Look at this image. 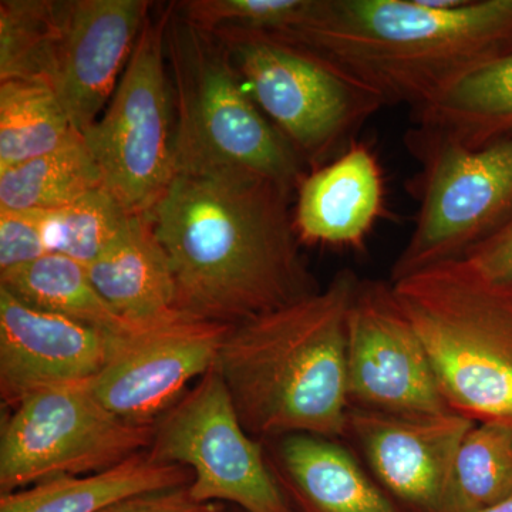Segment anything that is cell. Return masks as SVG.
I'll return each mask as SVG.
<instances>
[{
	"label": "cell",
	"instance_id": "22",
	"mask_svg": "<svg viewBox=\"0 0 512 512\" xmlns=\"http://www.w3.org/2000/svg\"><path fill=\"white\" fill-rule=\"evenodd\" d=\"M79 136L49 83H0V171L52 153Z\"/></svg>",
	"mask_w": 512,
	"mask_h": 512
},
{
	"label": "cell",
	"instance_id": "25",
	"mask_svg": "<svg viewBox=\"0 0 512 512\" xmlns=\"http://www.w3.org/2000/svg\"><path fill=\"white\" fill-rule=\"evenodd\" d=\"M62 25V2H0V83L52 82Z\"/></svg>",
	"mask_w": 512,
	"mask_h": 512
},
{
	"label": "cell",
	"instance_id": "11",
	"mask_svg": "<svg viewBox=\"0 0 512 512\" xmlns=\"http://www.w3.org/2000/svg\"><path fill=\"white\" fill-rule=\"evenodd\" d=\"M349 409L404 417L454 413L393 286L360 279L346 328Z\"/></svg>",
	"mask_w": 512,
	"mask_h": 512
},
{
	"label": "cell",
	"instance_id": "9",
	"mask_svg": "<svg viewBox=\"0 0 512 512\" xmlns=\"http://www.w3.org/2000/svg\"><path fill=\"white\" fill-rule=\"evenodd\" d=\"M417 215L390 282L461 258L512 215V137L477 148L439 146L412 154Z\"/></svg>",
	"mask_w": 512,
	"mask_h": 512
},
{
	"label": "cell",
	"instance_id": "6",
	"mask_svg": "<svg viewBox=\"0 0 512 512\" xmlns=\"http://www.w3.org/2000/svg\"><path fill=\"white\" fill-rule=\"evenodd\" d=\"M228 47L245 89L306 167L342 156L383 109L372 93L316 57L265 33H214Z\"/></svg>",
	"mask_w": 512,
	"mask_h": 512
},
{
	"label": "cell",
	"instance_id": "3",
	"mask_svg": "<svg viewBox=\"0 0 512 512\" xmlns=\"http://www.w3.org/2000/svg\"><path fill=\"white\" fill-rule=\"evenodd\" d=\"M359 281L342 269L315 295L229 328L215 369L254 439L342 440L349 413L346 328Z\"/></svg>",
	"mask_w": 512,
	"mask_h": 512
},
{
	"label": "cell",
	"instance_id": "30",
	"mask_svg": "<svg viewBox=\"0 0 512 512\" xmlns=\"http://www.w3.org/2000/svg\"><path fill=\"white\" fill-rule=\"evenodd\" d=\"M464 256L490 274L512 281V215Z\"/></svg>",
	"mask_w": 512,
	"mask_h": 512
},
{
	"label": "cell",
	"instance_id": "31",
	"mask_svg": "<svg viewBox=\"0 0 512 512\" xmlns=\"http://www.w3.org/2000/svg\"><path fill=\"white\" fill-rule=\"evenodd\" d=\"M480 512H512V495L500 501V503L490 505V507L484 508Z\"/></svg>",
	"mask_w": 512,
	"mask_h": 512
},
{
	"label": "cell",
	"instance_id": "13",
	"mask_svg": "<svg viewBox=\"0 0 512 512\" xmlns=\"http://www.w3.org/2000/svg\"><path fill=\"white\" fill-rule=\"evenodd\" d=\"M474 421L349 409L342 440L387 493L413 512H441L458 447Z\"/></svg>",
	"mask_w": 512,
	"mask_h": 512
},
{
	"label": "cell",
	"instance_id": "15",
	"mask_svg": "<svg viewBox=\"0 0 512 512\" xmlns=\"http://www.w3.org/2000/svg\"><path fill=\"white\" fill-rule=\"evenodd\" d=\"M114 336L40 311L0 286V396L10 407L59 384L90 382L106 365Z\"/></svg>",
	"mask_w": 512,
	"mask_h": 512
},
{
	"label": "cell",
	"instance_id": "1",
	"mask_svg": "<svg viewBox=\"0 0 512 512\" xmlns=\"http://www.w3.org/2000/svg\"><path fill=\"white\" fill-rule=\"evenodd\" d=\"M292 195L238 168L175 174L144 214L170 264L175 311L235 326L318 293L299 248Z\"/></svg>",
	"mask_w": 512,
	"mask_h": 512
},
{
	"label": "cell",
	"instance_id": "26",
	"mask_svg": "<svg viewBox=\"0 0 512 512\" xmlns=\"http://www.w3.org/2000/svg\"><path fill=\"white\" fill-rule=\"evenodd\" d=\"M42 212L49 252L86 266L119 239L134 215L104 187L64 207Z\"/></svg>",
	"mask_w": 512,
	"mask_h": 512
},
{
	"label": "cell",
	"instance_id": "7",
	"mask_svg": "<svg viewBox=\"0 0 512 512\" xmlns=\"http://www.w3.org/2000/svg\"><path fill=\"white\" fill-rule=\"evenodd\" d=\"M171 12L147 18L106 110L82 134L103 187L131 214L153 210L175 175L174 99L165 69Z\"/></svg>",
	"mask_w": 512,
	"mask_h": 512
},
{
	"label": "cell",
	"instance_id": "10",
	"mask_svg": "<svg viewBox=\"0 0 512 512\" xmlns=\"http://www.w3.org/2000/svg\"><path fill=\"white\" fill-rule=\"evenodd\" d=\"M151 454L190 470L188 493L202 504L244 512H295L279 487L264 441L242 426L215 366L156 421Z\"/></svg>",
	"mask_w": 512,
	"mask_h": 512
},
{
	"label": "cell",
	"instance_id": "28",
	"mask_svg": "<svg viewBox=\"0 0 512 512\" xmlns=\"http://www.w3.org/2000/svg\"><path fill=\"white\" fill-rule=\"evenodd\" d=\"M49 254L42 211L0 210V274Z\"/></svg>",
	"mask_w": 512,
	"mask_h": 512
},
{
	"label": "cell",
	"instance_id": "23",
	"mask_svg": "<svg viewBox=\"0 0 512 512\" xmlns=\"http://www.w3.org/2000/svg\"><path fill=\"white\" fill-rule=\"evenodd\" d=\"M103 187L83 136L45 156L0 171V210L50 211Z\"/></svg>",
	"mask_w": 512,
	"mask_h": 512
},
{
	"label": "cell",
	"instance_id": "8",
	"mask_svg": "<svg viewBox=\"0 0 512 512\" xmlns=\"http://www.w3.org/2000/svg\"><path fill=\"white\" fill-rule=\"evenodd\" d=\"M156 423L123 419L90 382L59 384L13 407L0 437V493L63 476H86L150 450Z\"/></svg>",
	"mask_w": 512,
	"mask_h": 512
},
{
	"label": "cell",
	"instance_id": "14",
	"mask_svg": "<svg viewBox=\"0 0 512 512\" xmlns=\"http://www.w3.org/2000/svg\"><path fill=\"white\" fill-rule=\"evenodd\" d=\"M144 0L62 2V25L50 86L83 134L116 92L148 18Z\"/></svg>",
	"mask_w": 512,
	"mask_h": 512
},
{
	"label": "cell",
	"instance_id": "5",
	"mask_svg": "<svg viewBox=\"0 0 512 512\" xmlns=\"http://www.w3.org/2000/svg\"><path fill=\"white\" fill-rule=\"evenodd\" d=\"M175 174L238 168L298 191L308 167L249 96L220 37L171 12Z\"/></svg>",
	"mask_w": 512,
	"mask_h": 512
},
{
	"label": "cell",
	"instance_id": "27",
	"mask_svg": "<svg viewBox=\"0 0 512 512\" xmlns=\"http://www.w3.org/2000/svg\"><path fill=\"white\" fill-rule=\"evenodd\" d=\"M312 0H192L180 6L184 19L211 33L284 32L301 22Z\"/></svg>",
	"mask_w": 512,
	"mask_h": 512
},
{
	"label": "cell",
	"instance_id": "19",
	"mask_svg": "<svg viewBox=\"0 0 512 512\" xmlns=\"http://www.w3.org/2000/svg\"><path fill=\"white\" fill-rule=\"evenodd\" d=\"M87 271L113 311L131 325H146L175 312L173 274L147 215L134 214L119 239Z\"/></svg>",
	"mask_w": 512,
	"mask_h": 512
},
{
	"label": "cell",
	"instance_id": "24",
	"mask_svg": "<svg viewBox=\"0 0 512 512\" xmlns=\"http://www.w3.org/2000/svg\"><path fill=\"white\" fill-rule=\"evenodd\" d=\"M512 495V427L476 423L461 441L441 512H480Z\"/></svg>",
	"mask_w": 512,
	"mask_h": 512
},
{
	"label": "cell",
	"instance_id": "17",
	"mask_svg": "<svg viewBox=\"0 0 512 512\" xmlns=\"http://www.w3.org/2000/svg\"><path fill=\"white\" fill-rule=\"evenodd\" d=\"M265 443H271L265 450L272 473L295 512H413L340 440L291 434Z\"/></svg>",
	"mask_w": 512,
	"mask_h": 512
},
{
	"label": "cell",
	"instance_id": "16",
	"mask_svg": "<svg viewBox=\"0 0 512 512\" xmlns=\"http://www.w3.org/2000/svg\"><path fill=\"white\" fill-rule=\"evenodd\" d=\"M384 201L382 167L372 148L356 140L303 178L293 207L296 235L301 244L360 251L383 217Z\"/></svg>",
	"mask_w": 512,
	"mask_h": 512
},
{
	"label": "cell",
	"instance_id": "18",
	"mask_svg": "<svg viewBox=\"0 0 512 512\" xmlns=\"http://www.w3.org/2000/svg\"><path fill=\"white\" fill-rule=\"evenodd\" d=\"M410 154L454 146L477 150L512 137V52L483 64L427 106L410 113Z\"/></svg>",
	"mask_w": 512,
	"mask_h": 512
},
{
	"label": "cell",
	"instance_id": "12",
	"mask_svg": "<svg viewBox=\"0 0 512 512\" xmlns=\"http://www.w3.org/2000/svg\"><path fill=\"white\" fill-rule=\"evenodd\" d=\"M229 328L177 311L137 325L114 336L93 392L123 419L156 423L215 366Z\"/></svg>",
	"mask_w": 512,
	"mask_h": 512
},
{
	"label": "cell",
	"instance_id": "32",
	"mask_svg": "<svg viewBox=\"0 0 512 512\" xmlns=\"http://www.w3.org/2000/svg\"><path fill=\"white\" fill-rule=\"evenodd\" d=\"M232 512H244V511L238 510V508H237V510L232 511Z\"/></svg>",
	"mask_w": 512,
	"mask_h": 512
},
{
	"label": "cell",
	"instance_id": "4",
	"mask_svg": "<svg viewBox=\"0 0 512 512\" xmlns=\"http://www.w3.org/2000/svg\"><path fill=\"white\" fill-rule=\"evenodd\" d=\"M392 286L451 410L512 427V281L461 256Z\"/></svg>",
	"mask_w": 512,
	"mask_h": 512
},
{
	"label": "cell",
	"instance_id": "29",
	"mask_svg": "<svg viewBox=\"0 0 512 512\" xmlns=\"http://www.w3.org/2000/svg\"><path fill=\"white\" fill-rule=\"evenodd\" d=\"M103 512H225L221 504H202L192 500L188 487L130 498Z\"/></svg>",
	"mask_w": 512,
	"mask_h": 512
},
{
	"label": "cell",
	"instance_id": "2",
	"mask_svg": "<svg viewBox=\"0 0 512 512\" xmlns=\"http://www.w3.org/2000/svg\"><path fill=\"white\" fill-rule=\"evenodd\" d=\"M316 57L383 106H427L483 64L512 52V0H312L271 35Z\"/></svg>",
	"mask_w": 512,
	"mask_h": 512
},
{
	"label": "cell",
	"instance_id": "20",
	"mask_svg": "<svg viewBox=\"0 0 512 512\" xmlns=\"http://www.w3.org/2000/svg\"><path fill=\"white\" fill-rule=\"evenodd\" d=\"M190 470L141 451L117 466L86 474L50 478L0 497V512H103L140 495L188 487Z\"/></svg>",
	"mask_w": 512,
	"mask_h": 512
},
{
	"label": "cell",
	"instance_id": "21",
	"mask_svg": "<svg viewBox=\"0 0 512 512\" xmlns=\"http://www.w3.org/2000/svg\"><path fill=\"white\" fill-rule=\"evenodd\" d=\"M0 286L26 305L77 320L111 336L124 335L137 326L113 311L94 286L86 265L57 252L0 274Z\"/></svg>",
	"mask_w": 512,
	"mask_h": 512
}]
</instances>
